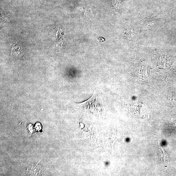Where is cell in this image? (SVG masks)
I'll return each instance as SVG.
<instances>
[{
	"label": "cell",
	"mask_w": 176,
	"mask_h": 176,
	"mask_svg": "<svg viewBox=\"0 0 176 176\" xmlns=\"http://www.w3.org/2000/svg\"><path fill=\"white\" fill-rule=\"evenodd\" d=\"M98 101L97 96L94 93L93 96L86 102L80 104H77V105L80 108L84 109L86 110L91 111L93 110V109L95 107V105L99 104Z\"/></svg>",
	"instance_id": "obj_1"
}]
</instances>
